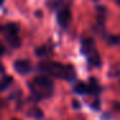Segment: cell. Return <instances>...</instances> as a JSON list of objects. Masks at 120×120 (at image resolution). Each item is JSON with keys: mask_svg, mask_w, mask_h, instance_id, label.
<instances>
[{"mask_svg": "<svg viewBox=\"0 0 120 120\" xmlns=\"http://www.w3.org/2000/svg\"><path fill=\"white\" fill-rule=\"evenodd\" d=\"M112 41H114V43H117V44L120 45V36H116L114 40H112Z\"/></svg>", "mask_w": 120, "mask_h": 120, "instance_id": "10", "label": "cell"}, {"mask_svg": "<svg viewBox=\"0 0 120 120\" xmlns=\"http://www.w3.org/2000/svg\"><path fill=\"white\" fill-rule=\"evenodd\" d=\"M4 53H5V48H4V45L0 43V56H3Z\"/></svg>", "mask_w": 120, "mask_h": 120, "instance_id": "9", "label": "cell"}, {"mask_svg": "<svg viewBox=\"0 0 120 120\" xmlns=\"http://www.w3.org/2000/svg\"><path fill=\"white\" fill-rule=\"evenodd\" d=\"M12 83H13L12 76H5V78H3V80H1V83H0V90H5Z\"/></svg>", "mask_w": 120, "mask_h": 120, "instance_id": "8", "label": "cell"}, {"mask_svg": "<svg viewBox=\"0 0 120 120\" xmlns=\"http://www.w3.org/2000/svg\"><path fill=\"white\" fill-rule=\"evenodd\" d=\"M3 1H4V0H0V4H3Z\"/></svg>", "mask_w": 120, "mask_h": 120, "instance_id": "11", "label": "cell"}, {"mask_svg": "<svg viewBox=\"0 0 120 120\" xmlns=\"http://www.w3.org/2000/svg\"><path fill=\"white\" fill-rule=\"evenodd\" d=\"M74 90L78 94H90V89H89V84L85 83H78L75 86H74Z\"/></svg>", "mask_w": 120, "mask_h": 120, "instance_id": "7", "label": "cell"}, {"mask_svg": "<svg viewBox=\"0 0 120 120\" xmlns=\"http://www.w3.org/2000/svg\"><path fill=\"white\" fill-rule=\"evenodd\" d=\"M30 89L36 99L49 98L54 90V84L52 79L47 75H39L30 81Z\"/></svg>", "mask_w": 120, "mask_h": 120, "instance_id": "2", "label": "cell"}, {"mask_svg": "<svg viewBox=\"0 0 120 120\" xmlns=\"http://www.w3.org/2000/svg\"><path fill=\"white\" fill-rule=\"evenodd\" d=\"M81 50L83 53L88 57L89 62L93 63L94 66H99L101 65V61H99V56L97 53V50L94 49V43L92 39H84L83 43H81Z\"/></svg>", "mask_w": 120, "mask_h": 120, "instance_id": "3", "label": "cell"}, {"mask_svg": "<svg viewBox=\"0 0 120 120\" xmlns=\"http://www.w3.org/2000/svg\"><path fill=\"white\" fill-rule=\"evenodd\" d=\"M12 120H18V119H12Z\"/></svg>", "mask_w": 120, "mask_h": 120, "instance_id": "12", "label": "cell"}, {"mask_svg": "<svg viewBox=\"0 0 120 120\" xmlns=\"http://www.w3.org/2000/svg\"><path fill=\"white\" fill-rule=\"evenodd\" d=\"M57 19H58V22H60L61 26L66 27L68 25V22H70V19H71V12H70V9H68V8L62 9V11L58 13Z\"/></svg>", "mask_w": 120, "mask_h": 120, "instance_id": "6", "label": "cell"}, {"mask_svg": "<svg viewBox=\"0 0 120 120\" xmlns=\"http://www.w3.org/2000/svg\"><path fill=\"white\" fill-rule=\"evenodd\" d=\"M5 31H7V38H8V41L11 43L12 47L14 48H18L19 47V38H18V27H17L16 23H9L8 26L5 27Z\"/></svg>", "mask_w": 120, "mask_h": 120, "instance_id": "4", "label": "cell"}, {"mask_svg": "<svg viewBox=\"0 0 120 120\" xmlns=\"http://www.w3.org/2000/svg\"><path fill=\"white\" fill-rule=\"evenodd\" d=\"M117 1H119V3H120V0H117Z\"/></svg>", "mask_w": 120, "mask_h": 120, "instance_id": "13", "label": "cell"}, {"mask_svg": "<svg viewBox=\"0 0 120 120\" xmlns=\"http://www.w3.org/2000/svg\"><path fill=\"white\" fill-rule=\"evenodd\" d=\"M13 66L18 74H29L31 71V63L27 60H17Z\"/></svg>", "mask_w": 120, "mask_h": 120, "instance_id": "5", "label": "cell"}, {"mask_svg": "<svg viewBox=\"0 0 120 120\" xmlns=\"http://www.w3.org/2000/svg\"><path fill=\"white\" fill-rule=\"evenodd\" d=\"M39 70L44 72V75L52 76L56 79H65V80H74L75 79V70L71 65H62L60 62H50L45 61L39 65Z\"/></svg>", "mask_w": 120, "mask_h": 120, "instance_id": "1", "label": "cell"}]
</instances>
